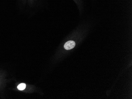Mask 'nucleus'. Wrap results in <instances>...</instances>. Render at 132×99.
<instances>
[{"label": "nucleus", "instance_id": "obj_2", "mask_svg": "<svg viewBox=\"0 0 132 99\" xmlns=\"http://www.w3.org/2000/svg\"><path fill=\"white\" fill-rule=\"evenodd\" d=\"M26 84L25 83H21L20 84H19V85L18 86V89L20 90H24L26 88Z\"/></svg>", "mask_w": 132, "mask_h": 99}, {"label": "nucleus", "instance_id": "obj_1", "mask_svg": "<svg viewBox=\"0 0 132 99\" xmlns=\"http://www.w3.org/2000/svg\"><path fill=\"white\" fill-rule=\"evenodd\" d=\"M76 45L75 42L73 41H69L65 43L64 48L66 50H70L74 48Z\"/></svg>", "mask_w": 132, "mask_h": 99}]
</instances>
